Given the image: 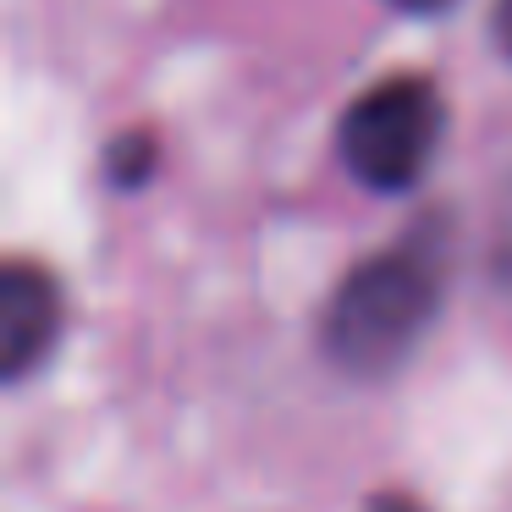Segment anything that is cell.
<instances>
[{
  "mask_svg": "<svg viewBox=\"0 0 512 512\" xmlns=\"http://www.w3.org/2000/svg\"><path fill=\"white\" fill-rule=\"evenodd\" d=\"M446 292V254L435 221L408 232L402 243L358 259L336 281L320 320V347L342 375L353 380H386L419 353L424 331L441 314Z\"/></svg>",
  "mask_w": 512,
  "mask_h": 512,
  "instance_id": "6da1fadb",
  "label": "cell"
},
{
  "mask_svg": "<svg viewBox=\"0 0 512 512\" xmlns=\"http://www.w3.org/2000/svg\"><path fill=\"white\" fill-rule=\"evenodd\" d=\"M446 133V100L424 72H386L336 116V155L369 193H408L424 182Z\"/></svg>",
  "mask_w": 512,
  "mask_h": 512,
  "instance_id": "7a4b0ae2",
  "label": "cell"
},
{
  "mask_svg": "<svg viewBox=\"0 0 512 512\" xmlns=\"http://www.w3.org/2000/svg\"><path fill=\"white\" fill-rule=\"evenodd\" d=\"M67 325L61 281L34 259H6L0 270V375L23 386L39 364H50Z\"/></svg>",
  "mask_w": 512,
  "mask_h": 512,
  "instance_id": "3957f363",
  "label": "cell"
},
{
  "mask_svg": "<svg viewBox=\"0 0 512 512\" xmlns=\"http://www.w3.org/2000/svg\"><path fill=\"white\" fill-rule=\"evenodd\" d=\"M160 166V138L149 133V127H133V133H116L111 149H105V182L122 193L144 188L149 177H155Z\"/></svg>",
  "mask_w": 512,
  "mask_h": 512,
  "instance_id": "277c9868",
  "label": "cell"
},
{
  "mask_svg": "<svg viewBox=\"0 0 512 512\" xmlns=\"http://www.w3.org/2000/svg\"><path fill=\"white\" fill-rule=\"evenodd\" d=\"M490 39H496V50L512 61V0H496V6H490Z\"/></svg>",
  "mask_w": 512,
  "mask_h": 512,
  "instance_id": "5b68a950",
  "label": "cell"
},
{
  "mask_svg": "<svg viewBox=\"0 0 512 512\" xmlns=\"http://www.w3.org/2000/svg\"><path fill=\"white\" fill-rule=\"evenodd\" d=\"M391 12H408V17H435V12H452L457 0H386Z\"/></svg>",
  "mask_w": 512,
  "mask_h": 512,
  "instance_id": "8992f818",
  "label": "cell"
},
{
  "mask_svg": "<svg viewBox=\"0 0 512 512\" xmlns=\"http://www.w3.org/2000/svg\"><path fill=\"white\" fill-rule=\"evenodd\" d=\"M364 512H424V507L413 496H402V490H386V496H375Z\"/></svg>",
  "mask_w": 512,
  "mask_h": 512,
  "instance_id": "52a82bcc",
  "label": "cell"
}]
</instances>
